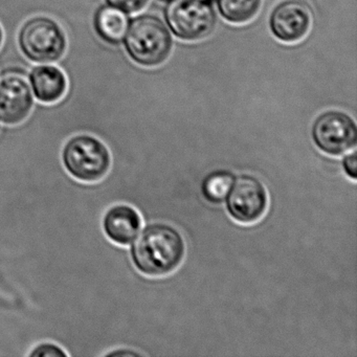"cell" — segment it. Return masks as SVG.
<instances>
[{"label": "cell", "mask_w": 357, "mask_h": 357, "mask_svg": "<svg viewBox=\"0 0 357 357\" xmlns=\"http://www.w3.org/2000/svg\"><path fill=\"white\" fill-rule=\"evenodd\" d=\"M181 231L168 223L154 222L141 229L128 250L133 267L147 277H164L176 271L185 256Z\"/></svg>", "instance_id": "cell-1"}, {"label": "cell", "mask_w": 357, "mask_h": 357, "mask_svg": "<svg viewBox=\"0 0 357 357\" xmlns=\"http://www.w3.org/2000/svg\"><path fill=\"white\" fill-rule=\"evenodd\" d=\"M61 164L76 181L93 183L102 181L112 168V152L105 143L91 133H77L62 146Z\"/></svg>", "instance_id": "cell-2"}, {"label": "cell", "mask_w": 357, "mask_h": 357, "mask_svg": "<svg viewBox=\"0 0 357 357\" xmlns=\"http://www.w3.org/2000/svg\"><path fill=\"white\" fill-rule=\"evenodd\" d=\"M124 45L133 61L152 68L168 59L173 40L164 22L152 14H143L129 22Z\"/></svg>", "instance_id": "cell-3"}, {"label": "cell", "mask_w": 357, "mask_h": 357, "mask_svg": "<svg viewBox=\"0 0 357 357\" xmlns=\"http://www.w3.org/2000/svg\"><path fill=\"white\" fill-rule=\"evenodd\" d=\"M24 55L37 63H52L63 57L68 49L66 32L55 20L39 16L24 22L18 34Z\"/></svg>", "instance_id": "cell-4"}, {"label": "cell", "mask_w": 357, "mask_h": 357, "mask_svg": "<svg viewBox=\"0 0 357 357\" xmlns=\"http://www.w3.org/2000/svg\"><path fill=\"white\" fill-rule=\"evenodd\" d=\"M165 18L173 34L187 41L206 38L217 22L212 1L208 0H170Z\"/></svg>", "instance_id": "cell-5"}, {"label": "cell", "mask_w": 357, "mask_h": 357, "mask_svg": "<svg viewBox=\"0 0 357 357\" xmlns=\"http://www.w3.org/2000/svg\"><path fill=\"white\" fill-rule=\"evenodd\" d=\"M225 202L234 220L252 225L264 217L268 208V193L262 181L254 175L240 174L235 177Z\"/></svg>", "instance_id": "cell-6"}, {"label": "cell", "mask_w": 357, "mask_h": 357, "mask_svg": "<svg viewBox=\"0 0 357 357\" xmlns=\"http://www.w3.org/2000/svg\"><path fill=\"white\" fill-rule=\"evenodd\" d=\"M34 96L24 70L10 68L0 73V123L16 126L30 118Z\"/></svg>", "instance_id": "cell-7"}, {"label": "cell", "mask_w": 357, "mask_h": 357, "mask_svg": "<svg viewBox=\"0 0 357 357\" xmlns=\"http://www.w3.org/2000/svg\"><path fill=\"white\" fill-rule=\"evenodd\" d=\"M313 143L330 156H340L355 149L357 126L349 114L338 110L323 112L312 125Z\"/></svg>", "instance_id": "cell-8"}, {"label": "cell", "mask_w": 357, "mask_h": 357, "mask_svg": "<svg viewBox=\"0 0 357 357\" xmlns=\"http://www.w3.org/2000/svg\"><path fill=\"white\" fill-rule=\"evenodd\" d=\"M312 24L311 11L301 0H285L273 10L269 26L275 38L286 43H298L308 34Z\"/></svg>", "instance_id": "cell-9"}, {"label": "cell", "mask_w": 357, "mask_h": 357, "mask_svg": "<svg viewBox=\"0 0 357 357\" xmlns=\"http://www.w3.org/2000/svg\"><path fill=\"white\" fill-rule=\"evenodd\" d=\"M104 235L112 243L128 246L143 227V217L135 206L128 204H114L106 208L102 216Z\"/></svg>", "instance_id": "cell-10"}, {"label": "cell", "mask_w": 357, "mask_h": 357, "mask_svg": "<svg viewBox=\"0 0 357 357\" xmlns=\"http://www.w3.org/2000/svg\"><path fill=\"white\" fill-rule=\"evenodd\" d=\"M29 80L35 97L43 103H57L68 91V78L55 66L43 64L35 66L31 72Z\"/></svg>", "instance_id": "cell-11"}, {"label": "cell", "mask_w": 357, "mask_h": 357, "mask_svg": "<svg viewBox=\"0 0 357 357\" xmlns=\"http://www.w3.org/2000/svg\"><path fill=\"white\" fill-rule=\"evenodd\" d=\"M128 24L127 14L109 5L98 8L93 16L96 33L108 45H120L124 40Z\"/></svg>", "instance_id": "cell-12"}, {"label": "cell", "mask_w": 357, "mask_h": 357, "mask_svg": "<svg viewBox=\"0 0 357 357\" xmlns=\"http://www.w3.org/2000/svg\"><path fill=\"white\" fill-rule=\"evenodd\" d=\"M236 175L231 171L218 169L212 171L202 179V194L206 202L220 204L225 202L235 181Z\"/></svg>", "instance_id": "cell-13"}, {"label": "cell", "mask_w": 357, "mask_h": 357, "mask_svg": "<svg viewBox=\"0 0 357 357\" xmlns=\"http://www.w3.org/2000/svg\"><path fill=\"white\" fill-rule=\"evenodd\" d=\"M261 5L262 0H217L222 17L236 24L252 20L260 11Z\"/></svg>", "instance_id": "cell-14"}, {"label": "cell", "mask_w": 357, "mask_h": 357, "mask_svg": "<svg viewBox=\"0 0 357 357\" xmlns=\"http://www.w3.org/2000/svg\"><path fill=\"white\" fill-rule=\"evenodd\" d=\"M26 357H68V353L53 340H41L29 350Z\"/></svg>", "instance_id": "cell-15"}, {"label": "cell", "mask_w": 357, "mask_h": 357, "mask_svg": "<svg viewBox=\"0 0 357 357\" xmlns=\"http://www.w3.org/2000/svg\"><path fill=\"white\" fill-rule=\"evenodd\" d=\"M108 5L126 14L137 13L145 9L149 0H106Z\"/></svg>", "instance_id": "cell-16"}, {"label": "cell", "mask_w": 357, "mask_h": 357, "mask_svg": "<svg viewBox=\"0 0 357 357\" xmlns=\"http://www.w3.org/2000/svg\"><path fill=\"white\" fill-rule=\"evenodd\" d=\"M342 170L346 173L347 176L352 181H356L357 177V155L356 151L353 149L352 152L346 154L342 158Z\"/></svg>", "instance_id": "cell-17"}, {"label": "cell", "mask_w": 357, "mask_h": 357, "mask_svg": "<svg viewBox=\"0 0 357 357\" xmlns=\"http://www.w3.org/2000/svg\"><path fill=\"white\" fill-rule=\"evenodd\" d=\"M141 356V353L135 349H130L129 347H118L108 351L104 357H123V356Z\"/></svg>", "instance_id": "cell-18"}, {"label": "cell", "mask_w": 357, "mask_h": 357, "mask_svg": "<svg viewBox=\"0 0 357 357\" xmlns=\"http://www.w3.org/2000/svg\"><path fill=\"white\" fill-rule=\"evenodd\" d=\"M3 29H1V26H0V45H1V43H3Z\"/></svg>", "instance_id": "cell-19"}, {"label": "cell", "mask_w": 357, "mask_h": 357, "mask_svg": "<svg viewBox=\"0 0 357 357\" xmlns=\"http://www.w3.org/2000/svg\"><path fill=\"white\" fill-rule=\"evenodd\" d=\"M162 1H170V0H162Z\"/></svg>", "instance_id": "cell-20"}, {"label": "cell", "mask_w": 357, "mask_h": 357, "mask_svg": "<svg viewBox=\"0 0 357 357\" xmlns=\"http://www.w3.org/2000/svg\"><path fill=\"white\" fill-rule=\"evenodd\" d=\"M0 130H1V125H0Z\"/></svg>", "instance_id": "cell-21"}, {"label": "cell", "mask_w": 357, "mask_h": 357, "mask_svg": "<svg viewBox=\"0 0 357 357\" xmlns=\"http://www.w3.org/2000/svg\"><path fill=\"white\" fill-rule=\"evenodd\" d=\"M208 1H213V0H208Z\"/></svg>", "instance_id": "cell-22"}]
</instances>
